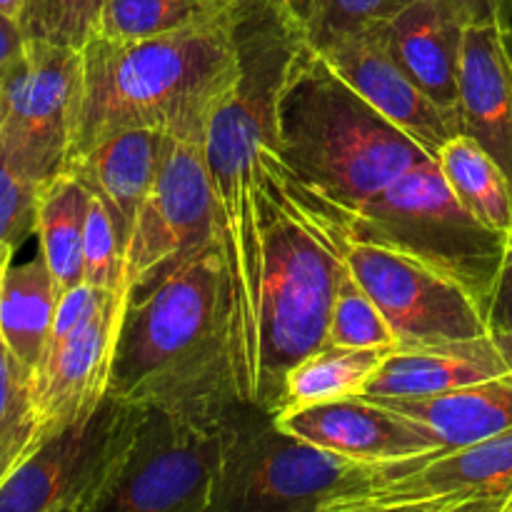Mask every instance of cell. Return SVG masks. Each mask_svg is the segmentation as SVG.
I'll use <instances>...</instances> for the list:
<instances>
[{
    "instance_id": "27",
    "label": "cell",
    "mask_w": 512,
    "mask_h": 512,
    "mask_svg": "<svg viewBox=\"0 0 512 512\" xmlns=\"http://www.w3.org/2000/svg\"><path fill=\"white\" fill-rule=\"evenodd\" d=\"M38 450L35 378L0 338V485Z\"/></svg>"
},
{
    "instance_id": "28",
    "label": "cell",
    "mask_w": 512,
    "mask_h": 512,
    "mask_svg": "<svg viewBox=\"0 0 512 512\" xmlns=\"http://www.w3.org/2000/svg\"><path fill=\"white\" fill-rule=\"evenodd\" d=\"M413 0H300L290 13L313 48L388 23Z\"/></svg>"
},
{
    "instance_id": "34",
    "label": "cell",
    "mask_w": 512,
    "mask_h": 512,
    "mask_svg": "<svg viewBox=\"0 0 512 512\" xmlns=\"http://www.w3.org/2000/svg\"><path fill=\"white\" fill-rule=\"evenodd\" d=\"M465 25L512 28V0H448Z\"/></svg>"
},
{
    "instance_id": "30",
    "label": "cell",
    "mask_w": 512,
    "mask_h": 512,
    "mask_svg": "<svg viewBox=\"0 0 512 512\" xmlns=\"http://www.w3.org/2000/svg\"><path fill=\"white\" fill-rule=\"evenodd\" d=\"M105 0H28L20 18L25 40L68 45L80 50L98 33Z\"/></svg>"
},
{
    "instance_id": "7",
    "label": "cell",
    "mask_w": 512,
    "mask_h": 512,
    "mask_svg": "<svg viewBox=\"0 0 512 512\" xmlns=\"http://www.w3.org/2000/svg\"><path fill=\"white\" fill-rule=\"evenodd\" d=\"M358 463L278 428L245 403L235 423L213 512H340L373 478Z\"/></svg>"
},
{
    "instance_id": "12",
    "label": "cell",
    "mask_w": 512,
    "mask_h": 512,
    "mask_svg": "<svg viewBox=\"0 0 512 512\" xmlns=\"http://www.w3.org/2000/svg\"><path fill=\"white\" fill-rule=\"evenodd\" d=\"M80 50L28 40L25 53L0 78V145L33 185L65 170L78 98Z\"/></svg>"
},
{
    "instance_id": "38",
    "label": "cell",
    "mask_w": 512,
    "mask_h": 512,
    "mask_svg": "<svg viewBox=\"0 0 512 512\" xmlns=\"http://www.w3.org/2000/svg\"><path fill=\"white\" fill-rule=\"evenodd\" d=\"M505 43H508V50H510V55H512V28L505 30Z\"/></svg>"
},
{
    "instance_id": "5",
    "label": "cell",
    "mask_w": 512,
    "mask_h": 512,
    "mask_svg": "<svg viewBox=\"0 0 512 512\" xmlns=\"http://www.w3.org/2000/svg\"><path fill=\"white\" fill-rule=\"evenodd\" d=\"M275 148L303 183L350 213L430 158L300 40L275 100Z\"/></svg>"
},
{
    "instance_id": "31",
    "label": "cell",
    "mask_w": 512,
    "mask_h": 512,
    "mask_svg": "<svg viewBox=\"0 0 512 512\" xmlns=\"http://www.w3.org/2000/svg\"><path fill=\"white\" fill-rule=\"evenodd\" d=\"M83 283L105 293H118L125 288V255L120 248L118 230L103 200L90 193L88 218L83 235Z\"/></svg>"
},
{
    "instance_id": "1",
    "label": "cell",
    "mask_w": 512,
    "mask_h": 512,
    "mask_svg": "<svg viewBox=\"0 0 512 512\" xmlns=\"http://www.w3.org/2000/svg\"><path fill=\"white\" fill-rule=\"evenodd\" d=\"M240 80L205 135L213 248L235 390L255 405L260 380V298L265 215L260 148L275 135V100L303 33L283 0H253L238 23Z\"/></svg>"
},
{
    "instance_id": "11",
    "label": "cell",
    "mask_w": 512,
    "mask_h": 512,
    "mask_svg": "<svg viewBox=\"0 0 512 512\" xmlns=\"http://www.w3.org/2000/svg\"><path fill=\"white\" fill-rule=\"evenodd\" d=\"M512 493V428L463 448L375 463L340 512H503Z\"/></svg>"
},
{
    "instance_id": "23",
    "label": "cell",
    "mask_w": 512,
    "mask_h": 512,
    "mask_svg": "<svg viewBox=\"0 0 512 512\" xmlns=\"http://www.w3.org/2000/svg\"><path fill=\"white\" fill-rule=\"evenodd\" d=\"M90 190L70 170H60L38 188L35 235L60 295L83 283V235Z\"/></svg>"
},
{
    "instance_id": "40",
    "label": "cell",
    "mask_w": 512,
    "mask_h": 512,
    "mask_svg": "<svg viewBox=\"0 0 512 512\" xmlns=\"http://www.w3.org/2000/svg\"><path fill=\"white\" fill-rule=\"evenodd\" d=\"M503 512H512V493H510L508 503H505V510H503Z\"/></svg>"
},
{
    "instance_id": "39",
    "label": "cell",
    "mask_w": 512,
    "mask_h": 512,
    "mask_svg": "<svg viewBox=\"0 0 512 512\" xmlns=\"http://www.w3.org/2000/svg\"><path fill=\"white\" fill-rule=\"evenodd\" d=\"M283 3H285V5H288V8H290V10H293V8H295V5H298V3H300V0H283Z\"/></svg>"
},
{
    "instance_id": "15",
    "label": "cell",
    "mask_w": 512,
    "mask_h": 512,
    "mask_svg": "<svg viewBox=\"0 0 512 512\" xmlns=\"http://www.w3.org/2000/svg\"><path fill=\"white\" fill-rule=\"evenodd\" d=\"M313 50L343 83H348L380 115L410 135L430 158L445 140L460 133V115L435 103L395 63L378 25L363 33L330 40Z\"/></svg>"
},
{
    "instance_id": "24",
    "label": "cell",
    "mask_w": 512,
    "mask_h": 512,
    "mask_svg": "<svg viewBox=\"0 0 512 512\" xmlns=\"http://www.w3.org/2000/svg\"><path fill=\"white\" fill-rule=\"evenodd\" d=\"M455 198L493 230L512 228V183L498 160L470 135L445 140L433 155Z\"/></svg>"
},
{
    "instance_id": "36",
    "label": "cell",
    "mask_w": 512,
    "mask_h": 512,
    "mask_svg": "<svg viewBox=\"0 0 512 512\" xmlns=\"http://www.w3.org/2000/svg\"><path fill=\"white\" fill-rule=\"evenodd\" d=\"M25 5H28V0H0V13H5L8 18L20 23V18H23L25 13Z\"/></svg>"
},
{
    "instance_id": "2",
    "label": "cell",
    "mask_w": 512,
    "mask_h": 512,
    "mask_svg": "<svg viewBox=\"0 0 512 512\" xmlns=\"http://www.w3.org/2000/svg\"><path fill=\"white\" fill-rule=\"evenodd\" d=\"M238 23L138 40L90 38L80 48L68 163L125 130L208 125L240 80Z\"/></svg>"
},
{
    "instance_id": "25",
    "label": "cell",
    "mask_w": 512,
    "mask_h": 512,
    "mask_svg": "<svg viewBox=\"0 0 512 512\" xmlns=\"http://www.w3.org/2000/svg\"><path fill=\"white\" fill-rule=\"evenodd\" d=\"M253 0H105L98 33L108 40H138L243 18Z\"/></svg>"
},
{
    "instance_id": "37",
    "label": "cell",
    "mask_w": 512,
    "mask_h": 512,
    "mask_svg": "<svg viewBox=\"0 0 512 512\" xmlns=\"http://www.w3.org/2000/svg\"><path fill=\"white\" fill-rule=\"evenodd\" d=\"M13 255H15V250L0 248V280H3V273L8 270V265L13 263Z\"/></svg>"
},
{
    "instance_id": "13",
    "label": "cell",
    "mask_w": 512,
    "mask_h": 512,
    "mask_svg": "<svg viewBox=\"0 0 512 512\" xmlns=\"http://www.w3.org/2000/svg\"><path fill=\"white\" fill-rule=\"evenodd\" d=\"M345 263L388 318L398 348L490 333L488 310L468 288L410 255L350 235Z\"/></svg>"
},
{
    "instance_id": "14",
    "label": "cell",
    "mask_w": 512,
    "mask_h": 512,
    "mask_svg": "<svg viewBox=\"0 0 512 512\" xmlns=\"http://www.w3.org/2000/svg\"><path fill=\"white\" fill-rule=\"evenodd\" d=\"M130 290H118L83 328L50 348L35 373L38 448L53 435L80 423L108 398L115 345Z\"/></svg>"
},
{
    "instance_id": "20",
    "label": "cell",
    "mask_w": 512,
    "mask_h": 512,
    "mask_svg": "<svg viewBox=\"0 0 512 512\" xmlns=\"http://www.w3.org/2000/svg\"><path fill=\"white\" fill-rule=\"evenodd\" d=\"M165 140V130H125L100 140L95 148L65 165V170L78 175L95 198L103 200L118 230L123 255H128L135 218L158 175Z\"/></svg>"
},
{
    "instance_id": "19",
    "label": "cell",
    "mask_w": 512,
    "mask_h": 512,
    "mask_svg": "<svg viewBox=\"0 0 512 512\" xmlns=\"http://www.w3.org/2000/svg\"><path fill=\"white\" fill-rule=\"evenodd\" d=\"M395 63L443 108L458 113L465 23L448 0H413L378 25Z\"/></svg>"
},
{
    "instance_id": "22",
    "label": "cell",
    "mask_w": 512,
    "mask_h": 512,
    "mask_svg": "<svg viewBox=\"0 0 512 512\" xmlns=\"http://www.w3.org/2000/svg\"><path fill=\"white\" fill-rule=\"evenodd\" d=\"M58 300V283L40 250L28 263H10L0 280V338L33 378L48 350Z\"/></svg>"
},
{
    "instance_id": "33",
    "label": "cell",
    "mask_w": 512,
    "mask_h": 512,
    "mask_svg": "<svg viewBox=\"0 0 512 512\" xmlns=\"http://www.w3.org/2000/svg\"><path fill=\"white\" fill-rule=\"evenodd\" d=\"M490 328L498 333H512V228L508 230L503 265H500L498 283H495L493 300L488 310Z\"/></svg>"
},
{
    "instance_id": "29",
    "label": "cell",
    "mask_w": 512,
    "mask_h": 512,
    "mask_svg": "<svg viewBox=\"0 0 512 512\" xmlns=\"http://www.w3.org/2000/svg\"><path fill=\"white\" fill-rule=\"evenodd\" d=\"M325 345H338V348H398V338H395L388 318L378 308L373 295L350 273L348 263H345L338 288H335Z\"/></svg>"
},
{
    "instance_id": "6",
    "label": "cell",
    "mask_w": 512,
    "mask_h": 512,
    "mask_svg": "<svg viewBox=\"0 0 512 512\" xmlns=\"http://www.w3.org/2000/svg\"><path fill=\"white\" fill-rule=\"evenodd\" d=\"M353 238L385 245L458 280L490 310L508 233L475 218L425 158L350 218Z\"/></svg>"
},
{
    "instance_id": "18",
    "label": "cell",
    "mask_w": 512,
    "mask_h": 512,
    "mask_svg": "<svg viewBox=\"0 0 512 512\" xmlns=\"http://www.w3.org/2000/svg\"><path fill=\"white\" fill-rule=\"evenodd\" d=\"M458 115L460 133L478 140L512 183V55L500 25H465Z\"/></svg>"
},
{
    "instance_id": "35",
    "label": "cell",
    "mask_w": 512,
    "mask_h": 512,
    "mask_svg": "<svg viewBox=\"0 0 512 512\" xmlns=\"http://www.w3.org/2000/svg\"><path fill=\"white\" fill-rule=\"evenodd\" d=\"M25 45H28V40H25L18 20L0 13V78L23 58Z\"/></svg>"
},
{
    "instance_id": "8",
    "label": "cell",
    "mask_w": 512,
    "mask_h": 512,
    "mask_svg": "<svg viewBox=\"0 0 512 512\" xmlns=\"http://www.w3.org/2000/svg\"><path fill=\"white\" fill-rule=\"evenodd\" d=\"M243 405L218 413L145 408L103 512H213Z\"/></svg>"
},
{
    "instance_id": "16",
    "label": "cell",
    "mask_w": 512,
    "mask_h": 512,
    "mask_svg": "<svg viewBox=\"0 0 512 512\" xmlns=\"http://www.w3.org/2000/svg\"><path fill=\"white\" fill-rule=\"evenodd\" d=\"M285 433L358 463H395L443 445L410 418L365 395L275 413Z\"/></svg>"
},
{
    "instance_id": "17",
    "label": "cell",
    "mask_w": 512,
    "mask_h": 512,
    "mask_svg": "<svg viewBox=\"0 0 512 512\" xmlns=\"http://www.w3.org/2000/svg\"><path fill=\"white\" fill-rule=\"evenodd\" d=\"M512 373V333H490L448 343L395 348L360 395L408 398L435 395Z\"/></svg>"
},
{
    "instance_id": "9",
    "label": "cell",
    "mask_w": 512,
    "mask_h": 512,
    "mask_svg": "<svg viewBox=\"0 0 512 512\" xmlns=\"http://www.w3.org/2000/svg\"><path fill=\"white\" fill-rule=\"evenodd\" d=\"M145 408L108 398L45 440L3 485L0 512H103Z\"/></svg>"
},
{
    "instance_id": "3",
    "label": "cell",
    "mask_w": 512,
    "mask_h": 512,
    "mask_svg": "<svg viewBox=\"0 0 512 512\" xmlns=\"http://www.w3.org/2000/svg\"><path fill=\"white\" fill-rule=\"evenodd\" d=\"M260 165L265 275L255 405L275 415L285 373L328 340L330 308L353 230L350 213L303 183L283 163L275 135L260 148Z\"/></svg>"
},
{
    "instance_id": "10",
    "label": "cell",
    "mask_w": 512,
    "mask_h": 512,
    "mask_svg": "<svg viewBox=\"0 0 512 512\" xmlns=\"http://www.w3.org/2000/svg\"><path fill=\"white\" fill-rule=\"evenodd\" d=\"M208 125L168 133L158 175L140 205L125 255L130 295L153 288L190 258L213 248V200L205 170Z\"/></svg>"
},
{
    "instance_id": "26",
    "label": "cell",
    "mask_w": 512,
    "mask_h": 512,
    "mask_svg": "<svg viewBox=\"0 0 512 512\" xmlns=\"http://www.w3.org/2000/svg\"><path fill=\"white\" fill-rule=\"evenodd\" d=\"M395 348H338L323 345L285 373L278 413L313 403L360 395Z\"/></svg>"
},
{
    "instance_id": "4",
    "label": "cell",
    "mask_w": 512,
    "mask_h": 512,
    "mask_svg": "<svg viewBox=\"0 0 512 512\" xmlns=\"http://www.w3.org/2000/svg\"><path fill=\"white\" fill-rule=\"evenodd\" d=\"M108 395L170 413H218L243 403L230 368L215 248L130 295Z\"/></svg>"
},
{
    "instance_id": "21",
    "label": "cell",
    "mask_w": 512,
    "mask_h": 512,
    "mask_svg": "<svg viewBox=\"0 0 512 512\" xmlns=\"http://www.w3.org/2000/svg\"><path fill=\"white\" fill-rule=\"evenodd\" d=\"M373 400L418 423L443 448H463L512 428V373L448 393Z\"/></svg>"
},
{
    "instance_id": "32",
    "label": "cell",
    "mask_w": 512,
    "mask_h": 512,
    "mask_svg": "<svg viewBox=\"0 0 512 512\" xmlns=\"http://www.w3.org/2000/svg\"><path fill=\"white\" fill-rule=\"evenodd\" d=\"M35 203L38 185L10 165L0 145V248L18 250V245L35 233Z\"/></svg>"
}]
</instances>
